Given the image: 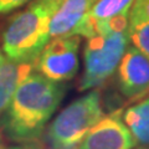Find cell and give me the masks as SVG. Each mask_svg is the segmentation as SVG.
<instances>
[{
    "instance_id": "14",
    "label": "cell",
    "mask_w": 149,
    "mask_h": 149,
    "mask_svg": "<svg viewBox=\"0 0 149 149\" xmlns=\"http://www.w3.org/2000/svg\"><path fill=\"white\" fill-rule=\"evenodd\" d=\"M6 146H5V139H4V134L1 133L0 130V149H5Z\"/></svg>"
},
{
    "instance_id": "10",
    "label": "cell",
    "mask_w": 149,
    "mask_h": 149,
    "mask_svg": "<svg viewBox=\"0 0 149 149\" xmlns=\"http://www.w3.org/2000/svg\"><path fill=\"white\" fill-rule=\"evenodd\" d=\"M122 118L137 144L149 147V93L129 106L122 113Z\"/></svg>"
},
{
    "instance_id": "7",
    "label": "cell",
    "mask_w": 149,
    "mask_h": 149,
    "mask_svg": "<svg viewBox=\"0 0 149 149\" xmlns=\"http://www.w3.org/2000/svg\"><path fill=\"white\" fill-rule=\"evenodd\" d=\"M119 90L128 98L149 93V60L134 46H128L117 67Z\"/></svg>"
},
{
    "instance_id": "1",
    "label": "cell",
    "mask_w": 149,
    "mask_h": 149,
    "mask_svg": "<svg viewBox=\"0 0 149 149\" xmlns=\"http://www.w3.org/2000/svg\"><path fill=\"white\" fill-rule=\"evenodd\" d=\"M65 96V87L31 71L16 88L3 113L1 133L13 142H26L42 136Z\"/></svg>"
},
{
    "instance_id": "11",
    "label": "cell",
    "mask_w": 149,
    "mask_h": 149,
    "mask_svg": "<svg viewBox=\"0 0 149 149\" xmlns=\"http://www.w3.org/2000/svg\"><path fill=\"white\" fill-rule=\"evenodd\" d=\"M128 35L134 47L149 60V19L141 17L129 20Z\"/></svg>"
},
{
    "instance_id": "2",
    "label": "cell",
    "mask_w": 149,
    "mask_h": 149,
    "mask_svg": "<svg viewBox=\"0 0 149 149\" xmlns=\"http://www.w3.org/2000/svg\"><path fill=\"white\" fill-rule=\"evenodd\" d=\"M129 14L80 25L74 35L87 39L80 91L96 90L109 80L128 47Z\"/></svg>"
},
{
    "instance_id": "15",
    "label": "cell",
    "mask_w": 149,
    "mask_h": 149,
    "mask_svg": "<svg viewBox=\"0 0 149 149\" xmlns=\"http://www.w3.org/2000/svg\"><path fill=\"white\" fill-rule=\"evenodd\" d=\"M46 3H50V4H55V5H60L62 0H44Z\"/></svg>"
},
{
    "instance_id": "4",
    "label": "cell",
    "mask_w": 149,
    "mask_h": 149,
    "mask_svg": "<svg viewBox=\"0 0 149 149\" xmlns=\"http://www.w3.org/2000/svg\"><path fill=\"white\" fill-rule=\"evenodd\" d=\"M103 116L101 92L91 90L65 107L45 128L46 148L78 149L88 130Z\"/></svg>"
},
{
    "instance_id": "9",
    "label": "cell",
    "mask_w": 149,
    "mask_h": 149,
    "mask_svg": "<svg viewBox=\"0 0 149 149\" xmlns=\"http://www.w3.org/2000/svg\"><path fill=\"white\" fill-rule=\"evenodd\" d=\"M34 70V62H16L5 57L0 63V117L8 108L19 83Z\"/></svg>"
},
{
    "instance_id": "8",
    "label": "cell",
    "mask_w": 149,
    "mask_h": 149,
    "mask_svg": "<svg viewBox=\"0 0 149 149\" xmlns=\"http://www.w3.org/2000/svg\"><path fill=\"white\" fill-rule=\"evenodd\" d=\"M98 0H62L50 19V37L70 36Z\"/></svg>"
},
{
    "instance_id": "13",
    "label": "cell",
    "mask_w": 149,
    "mask_h": 149,
    "mask_svg": "<svg viewBox=\"0 0 149 149\" xmlns=\"http://www.w3.org/2000/svg\"><path fill=\"white\" fill-rule=\"evenodd\" d=\"M29 1L30 0H0V15L15 10Z\"/></svg>"
},
{
    "instance_id": "6",
    "label": "cell",
    "mask_w": 149,
    "mask_h": 149,
    "mask_svg": "<svg viewBox=\"0 0 149 149\" xmlns=\"http://www.w3.org/2000/svg\"><path fill=\"white\" fill-rule=\"evenodd\" d=\"M122 109L103 116L88 130L78 149H133L136 139L123 122Z\"/></svg>"
},
{
    "instance_id": "5",
    "label": "cell",
    "mask_w": 149,
    "mask_h": 149,
    "mask_svg": "<svg viewBox=\"0 0 149 149\" xmlns=\"http://www.w3.org/2000/svg\"><path fill=\"white\" fill-rule=\"evenodd\" d=\"M81 37L60 36L50 40L34 62L35 71L52 82L70 81L78 71Z\"/></svg>"
},
{
    "instance_id": "16",
    "label": "cell",
    "mask_w": 149,
    "mask_h": 149,
    "mask_svg": "<svg viewBox=\"0 0 149 149\" xmlns=\"http://www.w3.org/2000/svg\"><path fill=\"white\" fill-rule=\"evenodd\" d=\"M4 60H5V55H4L3 49H1V45H0V63H1Z\"/></svg>"
},
{
    "instance_id": "17",
    "label": "cell",
    "mask_w": 149,
    "mask_h": 149,
    "mask_svg": "<svg viewBox=\"0 0 149 149\" xmlns=\"http://www.w3.org/2000/svg\"><path fill=\"white\" fill-rule=\"evenodd\" d=\"M134 149V148H133ZM137 149H149V147H142V148H137Z\"/></svg>"
},
{
    "instance_id": "3",
    "label": "cell",
    "mask_w": 149,
    "mask_h": 149,
    "mask_svg": "<svg viewBox=\"0 0 149 149\" xmlns=\"http://www.w3.org/2000/svg\"><path fill=\"white\" fill-rule=\"evenodd\" d=\"M58 5L36 0L17 13L3 32L5 57L16 62H35L50 41V19Z\"/></svg>"
},
{
    "instance_id": "12",
    "label": "cell",
    "mask_w": 149,
    "mask_h": 149,
    "mask_svg": "<svg viewBox=\"0 0 149 149\" xmlns=\"http://www.w3.org/2000/svg\"><path fill=\"white\" fill-rule=\"evenodd\" d=\"M5 149H47V148H46L45 142H42L39 138V139H32V141H26V142H19Z\"/></svg>"
}]
</instances>
